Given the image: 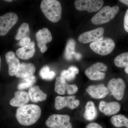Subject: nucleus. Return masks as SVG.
<instances>
[{
	"mask_svg": "<svg viewBox=\"0 0 128 128\" xmlns=\"http://www.w3.org/2000/svg\"><path fill=\"white\" fill-rule=\"evenodd\" d=\"M41 114V108L38 105L30 104L19 107L17 108L16 117L20 124L28 126L36 122Z\"/></svg>",
	"mask_w": 128,
	"mask_h": 128,
	"instance_id": "obj_1",
	"label": "nucleus"
},
{
	"mask_svg": "<svg viewBox=\"0 0 128 128\" xmlns=\"http://www.w3.org/2000/svg\"><path fill=\"white\" fill-rule=\"evenodd\" d=\"M40 8L46 18L52 22H57L61 18L62 6L58 1L43 0L41 2Z\"/></svg>",
	"mask_w": 128,
	"mask_h": 128,
	"instance_id": "obj_2",
	"label": "nucleus"
},
{
	"mask_svg": "<svg viewBox=\"0 0 128 128\" xmlns=\"http://www.w3.org/2000/svg\"><path fill=\"white\" fill-rule=\"evenodd\" d=\"M118 6H104L92 18V23L94 25L106 23L114 18L119 11Z\"/></svg>",
	"mask_w": 128,
	"mask_h": 128,
	"instance_id": "obj_3",
	"label": "nucleus"
},
{
	"mask_svg": "<svg viewBox=\"0 0 128 128\" xmlns=\"http://www.w3.org/2000/svg\"><path fill=\"white\" fill-rule=\"evenodd\" d=\"M92 50L99 55H108L112 52L115 47V43L111 38H106L101 41L92 42L90 44Z\"/></svg>",
	"mask_w": 128,
	"mask_h": 128,
	"instance_id": "obj_4",
	"label": "nucleus"
},
{
	"mask_svg": "<svg viewBox=\"0 0 128 128\" xmlns=\"http://www.w3.org/2000/svg\"><path fill=\"white\" fill-rule=\"evenodd\" d=\"M68 115L54 114L46 120V124L50 128H72Z\"/></svg>",
	"mask_w": 128,
	"mask_h": 128,
	"instance_id": "obj_5",
	"label": "nucleus"
},
{
	"mask_svg": "<svg viewBox=\"0 0 128 128\" xmlns=\"http://www.w3.org/2000/svg\"><path fill=\"white\" fill-rule=\"evenodd\" d=\"M104 2L102 0H76L74 2V6L78 10H86L92 12L100 9Z\"/></svg>",
	"mask_w": 128,
	"mask_h": 128,
	"instance_id": "obj_6",
	"label": "nucleus"
},
{
	"mask_svg": "<svg viewBox=\"0 0 128 128\" xmlns=\"http://www.w3.org/2000/svg\"><path fill=\"white\" fill-rule=\"evenodd\" d=\"M18 18L14 12H8L0 16V36L6 35L17 22Z\"/></svg>",
	"mask_w": 128,
	"mask_h": 128,
	"instance_id": "obj_7",
	"label": "nucleus"
},
{
	"mask_svg": "<svg viewBox=\"0 0 128 128\" xmlns=\"http://www.w3.org/2000/svg\"><path fill=\"white\" fill-rule=\"evenodd\" d=\"M104 32V28H98L82 33L78 37V40L79 42L82 44H88L92 42L101 41L103 39Z\"/></svg>",
	"mask_w": 128,
	"mask_h": 128,
	"instance_id": "obj_8",
	"label": "nucleus"
},
{
	"mask_svg": "<svg viewBox=\"0 0 128 128\" xmlns=\"http://www.w3.org/2000/svg\"><path fill=\"white\" fill-rule=\"evenodd\" d=\"M108 67L105 64L97 62L88 68L85 74L92 80H102L105 77V74L102 72L106 71Z\"/></svg>",
	"mask_w": 128,
	"mask_h": 128,
	"instance_id": "obj_9",
	"label": "nucleus"
},
{
	"mask_svg": "<svg viewBox=\"0 0 128 128\" xmlns=\"http://www.w3.org/2000/svg\"><path fill=\"white\" fill-rule=\"evenodd\" d=\"M108 88L117 100H120L123 98L126 85L122 79L112 78L108 82Z\"/></svg>",
	"mask_w": 128,
	"mask_h": 128,
	"instance_id": "obj_10",
	"label": "nucleus"
},
{
	"mask_svg": "<svg viewBox=\"0 0 128 128\" xmlns=\"http://www.w3.org/2000/svg\"><path fill=\"white\" fill-rule=\"evenodd\" d=\"M74 96H57L56 98L55 108L57 110H60L66 107L71 109H73L80 105L79 100L76 99Z\"/></svg>",
	"mask_w": 128,
	"mask_h": 128,
	"instance_id": "obj_11",
	"label": "nucleus"
},
{
	"mask_svg": "<svg viewBox=\"0 0 128 128\" xmlns=\"http://www.w3.org/2000/svg\"><path fill=\"white\" fill-rule=\"evenodd\" d=\"M36 37L38 47L40 48L41 52H46L48 49L46 44L52 40L50 31L47 28H44L42 30H40L37 32Z\"/></svg>",
	"mask_w": 128,
	"mask_h": 128,
	"instance_id": "obj_12",
	"label": "nucleus"
},
{
	"mask_svg": "<svg viewBox=\"0 0 128 128\" xmlns=\"http://www.w3.org/2000/svg\"><path fill=\"white\" fill-rule=\"evenodd\" d=\"M6 59L9 66L8 72L9 75L11 76H16L20 65L19 59L12 51H10L6 54Z\"/></svg>",
	"mask_w": 128,
	"mask_h": 128,
	"instance_id": "obj_13",
	"label": "nucleus"
},
{
	"mask_svg": "<svg viewBox=\"0 0 128 128\" xmlns=\"http://www.w3.org/2000/svg\"><path fill=\"white\" fill-rule=\"evenodd\" d=\"M86 91L92 97L96 99L104 98L108 93L107 88L102 84L89 86Z\"/></svg>",
	"mask_w": 128,
	"mask_h": 128,
	"instance_id": "obj_14",
	"label": "nucleus"
},
{
	"mask_svg": "<svg viewBox=\"0 0 128 128\" xmlns=\"http://www.w3.org/2000/svg\"><path fill=\"white\" fill-rule=\"evenodd\" d=\"M120 104L117 102L107 103L104 101H102L99 105V110L108 116L116 114L120 110Z\"/></svg>",
	"mask_w": 128,
	"mask_h": 128,
	"instance_id": "obj_15",
	"label": "nucleus"
},
{
	"mask_svg": "<svg viewBox=\"0 0 128 128\" xmlns=\"http://www.w3.org/2000/svg\"><path fill=\"white\" fill-rule=\"evenodd\" d=\"M28 93L23 91H17L14 93V96L10 102L13 106L20 107L26 105L29 101Z\"/></svg>",
	"mask_w": 128,
	"mask_h": 128,
	"instance_id": "obj_16",
	"label": "nucleus"
},
{
	"mask_svg": "<svg viewBox=\"0 0 128 128\" xmlns=\"http://www.w3.org/2000/svg\"><path fill=\"white\" fill-rule=\"evenodd\" d=\"M34 46L35 44L34 42H31L26 46L18 49L16 51V55L22 59H29L34 55L35 52Z\"/></svg>",
	"mask_w": 128,
	"mask_h": 128,
	"instance_id": "obj_17",
	"label": "nucleus"
},
{
	"mask_svg": "<svg viewBox=\"0 0 128 128\" xmlns=\"http://www.w3.org/2000/svg\"><path fill=\"white\" fill-rule=\"evenodd\" d=\"M35 71L36 68L33 64L22 63L20 64L19 70L16 76L17 78H26L33 76Z\"/></svg>",
	"mask_w": 128,
	"mask_h": 128,
	"instance_id": "obj_18",
	"label": "nucleus"
},
{
	"mask_svg": "<svg viewBox=\"0 0 128 128\" xmlns=\"http://www.w3.org/2000/svg\"><path fill=\"white\" fill-rule=\"evenodd\" d=\"M28 94L30 100L34 102L45 100L47 97V95L37 86H33L29 88Z\"/></svg>",
	"mask_w": 128,
	"mask_h": 128,
	"instance_id": "obj_19",
	"label": "nucleus"
},
{
	"mask_svg": "<svg viewBox=\"0 0 128 128\" xmlns=\"http://www.w3.org/2000/svg\"><path fill=\"white\" fill-rule=\"evenodd\" d=\"M97 112L94 102L89 101L86 106V110L83 116L85 119L88 120H92L96 118Z\"/></svg>",
	"mask_w": 128,
	"mask_h": 128,
	"instance_id": "obj_20",
	"label": "nucleus"
},
{
	"mask_svg": "<svg viewBox=\"0 0 128 128\" xmlns=\"http://www.w3.org/2000/svg\"><path fill=\"white\" fill-rule=\"evenodd\" d=\"M68 84L65 80L60 76H57L56 80L55 91L57 94L60 95L65 94L66 90Z\"/></svg>",
	"mask_w": 128,
	"mask_h": 128,
	"instance_id": "obj_21",
	"label": "nucleus"
},
{
	"mask_svg": "<svg viewBox=\"0 0 128 128\" xmlns=\"http://www.w3.org/2000/svg\"><path fill=\"white\" fill-rule=\"evenodd\" d=\"M22 79L18 86V90H22L30 88L34 86L36 82V78L34 76Z\"/></svg>",
	"mask_w": 128,
	"mask_h": 128,
	"instance_id": "obj_22",
	"label": "nucleus"
},
{
	"mask_svg": "<svg viewBox=\"0 0 128 128\" xmlns=\"http://www.w3.org/2000/svg\"><path fill=\"white\" fill-rule=\"evenodd\" d=\"M111 121L112 124L117 128L125 126L128 128V118L123 115L119 114L114 116L111 118Z\"/></svg>",
	"mask_w": 128,
	"mask_h": 128,
	"instance_id": "obj_23",
	"label": "nucleus"
},
{
	"mask_svg": "<svg viewBox=\"0 0 128 128\" xmlns=\"http://www.w3.org/2000/svg\"><path fill=\"white\" fill-rule=\"evenodd\" d=\"M79 73V70L74 66H70L67 70H63L60 73V76L67 81H71L75 78L76 74Z\"/></svg>",
	"mask_w": 128,
	"mask_h": 128,
	"instance_id": "obj_24",
	"label": "nucleus"
},
{
	"mask_svg": "<svg viewBox=\"0 0 128 128\" xmlns=\"http://www.w3.org/2000/svg\"><path fill=\"white\" fill-rule=\"evenodd\" d=\"M114 63L118 67H128V52L122 53L117 56L114 59Z\"/></svg>",
	"mask_w": 128,
	"mask_h": 128,
	"instance_id": "obj_25",
	"label": "nucleus"
},
{
	"mask_svg": "<svg viewBox=\"0 0 128 128\" xmlns=\"http://www.w3.org/2000/svg\"><path fill=\"white\" fill-rule=\"evenodd\" d=\"M76 42L72 39L69 40L66 44L65 52V57L66 60H70L72 59L76 52Z\"/></svg>",
	"mask_w": 128,
	"mask_h": 128,
	"instance_id": "obj_26",
	"label": "nucleus"
},
{
	"mask_svg": "<svg viewBox=\"0 0 128 128\" xmlns=\"http://www.w3.org/2000/svg\"><path fill=\"white\" fill-rule=\"evenodd\" d=\"M29 32V25L28 23H22L19 27L17 33L15 36V39L17 40H20L26 37Z\"/></svg>",
	"mask_w": 128,
	"mask_h": 128,
	"instance_id": "obj_27",
	"label": "nucleus"
},
{
	"mask_svg": "<svg viewBox=\"0 0 128 128\" xmlns=\"http://www.w3.org/2000/svg\"><path fill=\"white\" fill-rule=\"evenodd\" d=\"M40 76L42 79L44 80H53L55 76V73L54 72L50 71V68L45 66L42 68L40 71Z\"/></svg>",
	"mask_w": 128,
	"mask_h": 128,
	"instance_id": "obj_28",
	"label": "nucleus"
},
{
	"mask_svg": "<svg viewBox=\"0 0 128 128\" xmlns=\"http://www.w3.org/2000/svg\"><path fill=\"white\" fill-rule=\"evenodd\" d=\"M78 88L75 85H70L68 84L66 87V91L68 95H72L76 93L78 91Z\"/></svg>",
	"mask_w": 128,
	"mask_h": 128,
	"instance_id": "obj_29",
	"label": "nucleus"
},
{
	"mask_svg": "<svg viewBox=\"0 0 128 128\" xmlns=\"http://www.w3.org/2000/svg\"><path fill=\"white\" fill-rule=\"evenodd\" d=\"M30 41H31V39L29 37H25L21 40L19 42V45L20 46L24 47L29 44L30 43Z\"/></svg>",
	"mask_w": 128,
	"mask_h": 128,
	"instance_id": "obj_30",
	"label": "nucleus"
},
{
	"mask_svg": "<svg viewBox=\"0 0 128 128\" xmlns=\"http://www.w3.org/2000/svg\"><path fill=\"white\" fill-rule=\"evenodd\" d=\"M124 27L126 32H128V9L126 12L124 19Z\"/></svg>",
	"mask_w": 128,
	"mask_h": 128,
	"instance_id": "obj_31",
	"label": "nucleus"
},
{
	"mask_svg": "<svg viewBox=\"0 0 128 128\" xmlns=\"http://www.w3.org/2000/svg\"><path fill=\"white\" fill-rule=\"evenodd\" d=\"M86 128H103L102 126L96 123H91L86 126Z\"/></svg>",
	"mask_w": 128,
	"mask_h": 128,
	"instance_id": "obj_32",
	"label": "nucleus"
},
{
	"mask_svg": "<svg viewBox=\"0 0 128 128\" xmlns=\"http://www.w3.org/2000/svg\"><path fill=\"white\" fill-rule=\"evenodd\" d=\"M76 59L77 60H80L81 58L82 55L80 53H76L74 56Z\"/></svg>",
	"mask_w": 128,
	"mask_h": 128,
	"instance_id": "obj_33",
	"label": "nucleus"
},
{
	"mask_svg": "<svg viewBox=\"0 0 128 128\" xmlns=\"http://www.w3.org/2000/svg\"><path fill=\"white\" fill-rule=\"evenodd\" d=\"M120 2L128 6V0H120Z\"/></svg>",
	"mask_w": 128,
	"mask_h": 128,
	"instance_id": "obj_34",
	"label": "nucleus"
},
{
	"mask_svg": "<svg viewBox=\"0 0 128 128\" xmlns=\"http://www.w3.org/2000/svg\"><path fill=\"white\" fill-rule=\"evenodd\" d=\"M124 71H125V72H126L127 74H128V67L125 68V70H124Z\"/></svg>",
	"mask_w": 128,
	"mask_h": 128,
	"instance_id": "obj_35",
	"label": "nucleus"
},
{
	"mask_svg": "<svg viewBox=\"0 0 128 128\" xmlns=\"http://www.w3.org/2000/svg\"><path fill=\"white\" fill-rule=\"evenodd\" d=\"M5 1L6 2H12V0H6Z\"/></svg>",
	"mask_w": 128,
	"mask_h": 128,
	"instance_id": "obj_36",
	"label": "nucleus"
},
{
	"mask_svg": "<svg viewBox=\"0 0 128 128\" xmlns=\"http://www.w3.org/2000/svg\"></svg>",
	"mask_w": 128,
	"mask_h": 128,
	"instance_id": "obj_37",
	"label": "nucleus"
}]
</instances>
